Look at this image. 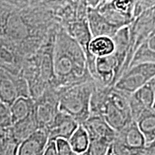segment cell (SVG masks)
I'll return each instance as SVG.
<instances>
[{"label":"cell","instance_id":"cell-1","mask_svg":"<svg viewBox=\"0 0 155 155\" xmlns=\"http://www.w3.org/2000/svg\"><path fill=\"white\" fill-rule=\"evenodd\" d=\"M53 72L55 88H65L93 79L84 51L61 27L57 30L54 41Z\"/></svg>","mask_w":155,"mask_h":155},{"label":"cell","instance_id":"cell-2","mask_svg":"<svg viewBox=\"0 0 155 155\" xmlns=\"http://www.w3.org/2000/svg\"><path fill=\"white\" fill-rule=\"evenodd\" d=\"M94 79L86 82L57 88L59 111L67 114L81 124L90 116V98L94 86Z\"/></svg>","mask_w":155,"mask_h":155},{"label":"cell","instance_id":"cell-3","mask_svg":"<svg viewBox=\"0 0 155 155\" xmlns=\"http://www.w3.org/2000/svg\"><path fill=\"white\" fill-rule=\"evenodd\" d=\"M155 25V7L144 12L134 19L129 26V41L127 58L122 68L121 75L129 68L134 53L147 37L154 30ZM121 77V76H120Z\"/></svg>","mask_w":155,"mask_h":155},{"label":"cell","instance_id":"cell-4","mask_svg":"<svg viewBox=\"0 0 155 155\" xmlns=\"http://www.w3.org/2000/svg\"><path fill=\"white\" fill-rule=\"evenodd\" d=\"M155 77L154 63H141L129 68L116 81L114 88L131 94Z\"/></svg>","mask_w":155,"mask_h":155},{"label":"cell","instance_id":"cell-5","mask_svg":"<svg viewBox=\"0 0 155 155\" xmlns=\"http://www.w3.org/2000/svg\"><path fill=\"white\" fill-rule=\"evenodd\" d=\"M35 101L34 116L39 129H45L59 111V95L57 88L49 86Z\"/></svg>","mask_w":155,"mask_h":155},{"label":"cell","instance_id":"cell-6","mask_svg":"<svg viewBox=\"0 0 155 155\" xmlns=\"http://www.w3.org/2000/svg\"><path fill=\"white\" fill-rule=\"evenodd\" d=\"M78 126L79 124L71 116L59 111L45 130L48 134L49 141H55L58 139L68 140Z\"/></svg>","mask_w":155,"mask_h":155},{"label":"cell","instance_id":"cell-7","mask_svg":"<svg viewBox=\"0 0 155 155\" xmlns=\"http://www.w3.org/2000/svg\"><path fill=\"white\" fill-rule=\"evenodd\" d=\"M0 68L12 75H18L22 71L23 61L19 51L12 41H6L0 38Z\"/></svg>","mask_w":155,"mask_h":155},{"label":"cell","instance_id":"cell-8","mask_svg":"<svg viewBox=\"0 0 155 155\" xmlns=\"http://www.w3.org/2000/svg\"><path fill=\"white\" fill-rule=\"evenodd\" d=\"M81 125L88 134L89 140H104L111 144L116 137V131L100 116H90Z\"/></svg>","mask_w":155,"mask_h":155},{"label":"cell","instance_id":"cell-9","mask_svg":"<svg viewBox=\"0 0 155 155\" xmlns=\"http://www.w3.org/2000/svg\"><path fill=\"white\" fill-rule=\"evenodd\" d=\"M96 9L110 25L118 30L129 26L134 19L132 15L116 8L112 1H101Z\"/></svg>","mask_w":155,"mask_h":155},{"label":"cell","instance_id":"cell-10","mask_svg":"<svg viewBox=\"0 0 155 155\" xmlns=\"http://www.w3.org/2000/svg\"><path fill=\"white\" fill-rule=\"evenodd\" d=\"M48 141L46 131L38 129L19 144L17 155H42Z\"/></svg>","mask_w":155,"mask_h":155},{"label":"cell","instance_id":"cell-11","mask_svg":"<svg viewBox=\"0 0 155 155\" xmlns=\"http://www.w3.org/2000/svg\"><path fill=\"white\" fill-rule=\"evenodd\" d=\"M87 22L93 38L97 37H108L112 38L119 30L110 25L96 9L87 7Z\"/></svg>","mask_w":155,"mask_h":155},{"label":"cell","instance_id":"cell-12","mask_svg":"<svg viewBox=\"0 0 155 155\" xmlns=\"http://www.w3.org/2000/svg\"><path fill=\"white\" fill-rule=\"evenodd\" d=\"M115 139L129 148L138 152H141L146 146L144 137L134 121L130 122L119 132H116Z\"/></svg>","mask_w":155,"mask_h":155},{"label":"cell","instance_id":"cell-13","mask_svg":"<svg viewBox=\"0 0 155 155\" xmlns=\"http://www.w3.org/2000/svg\"><path fill=\"white\" fill-rule=\"evenodd\" d=\"M19 97L17 75L0 68V101L9 108Z\"/></svg>","mask_w":155,"mask_h":155},{"label":"cell","instance_id":"cell-14","mask_svg":"<svg viewBox=\"0 0 155 155\" xmlns=\"http://www.w3.org/2000/svg\"><path fill=\"white\" fill-rule=\"evenodd\" d=\"M7 129L12 139L19 144L39 129L34 112L23 120L12 124Z\"/></svg>","mask_w":155,"mask_h":155},{"label":"cell","instance_id":"cell-15","mask_svg":"<svg viewBox=\"0 0 155 155\" xmlns=\"http://www.w3.org/2000/svg\"><path fill=\"white\" fill-rule=\"evenodd\" d=\"M101 117L116 132H119L126 126L133 121L131 116L123 112L108 101L106 104Z\"/></svg>","mask_w":155,"mask_h":155},{"label":"cell","instance_id":"cell-16","mask_svg":"<svg viewBox=\"0 0 155 155\" xmlns=\"http://www.w3.org/2000/svg\"><path fill=\"white\" fill-rule=\"evenodd\" d=\"M141 63L155 64V31L154 30H152L150 35L136 51L129 68Z\"/></svg>","mask_w":155,"mask_h":155},{"label":"cell","instance_id":"cell-17","mask_svg":"<svg viewBox=\"0 0 155 155\" xmlns=\"http://www.w3.org/2000/svg\"><path fill=\"white\" fill-rule=\"evenodd\" d=\"M112 87L104 86L95 81L90 98V116H101L104 108L108 102V94Z\"/></svg>","mask_w":155,"mask_h":155},{"label":"cell","instance_id":"cell-18","mask_svg":"<svg viewBox=\"0 0 155 155\" xmlns=\"http://www.w3.org/2000/svg\"><path fill=\"white\" fill-rule=\"evenodd\" d=\"M114 43V51L112 53L116 58L120 69L119 78L121 76L122 68L124 65L129 48V26L120 29L112 38ZM118 81V80H117Z\"/></svg>","mask_w":155,"mask_h":155},{"label":"cell","instance_id":"cell-19","mask_svg":"<svg viewBox=\"0 0 155 155\" xmlns=\"http://www.w3.org/2000/svg\"><path fill=\"white\" fill-rule=\"evenodd\" d=\"M35 101L31 97H19L9 106L11 124L23 120L34 112Z\"/></svg>","mask_w":155,"mask_h":155},{"label":"cell","instance_id":"cell-20","mask_svg":"<svg viewBox=\"0 0 155 155\" xmlns=\"http://www.w3.org/2000/svg\"><path fill=\"white\" fill-rule=\"evenodd\" d=\"M139 131L142 134L146 144L155 140V110L147 109L136 121Z\"/></svg>","mask_w":155,"mask_h":155},{"label":"cell","instance_id":"cell-21","mask_svg":"<svg viewBox=\"0 0 155 155\" xmlns=\"http://www.w3.org/2000/svg\"><path fill=\"white\" fill-rule=\"evenodd\" d=\"M88 53L96 58L111 55L114 51L113 40L108 37H97L92 38L88 47Z\"/></svg>","mask_w":155,"mask_h":155},{"label":"cell","instance_id":"cell-22","mask_svg":"<svg viewBox=\"0 0 155 155\" xmlns=\"http://www.w3.org/2000/svg\"><path fill=\"white\" fill-rule=\"evenodd\" d=\"M71 149L75 154H80L85 152L89 144V137L88 134L81 124H79L71 137L68 139Z\"/></svg>","mask_w":155,"mask_h":155},{"label":"cell","instance_id":"cell-23","mask_svg":"<svg viewBox=\"0 0 155 155\" xmlns=\"http://www.w3.org/2000/svg\"><path fill=\"white\" fill-rule=\"evenodd\" d=\"M131 99L138 104L144 109L153 108L154 105V94L150 82L141 88L130 94Z\"/></svg>","mask_w":155,"mask_h":155},{"label":"cell","instance_id":"cell-24","mask_svg":"<svg viewBox=\"0 0 155 155\" xmlns=\"http://www.w3.org/2000/svg\"><path fill=\"white\" fill-rule=\"evenodd\" d=\"M139 153L140 152L129 148L114 138L108 147L106 155H139Z\"/></svg>","mask_w":155,"mask_h":155},{"label":"cell","instance_id":"cell-25","mask_svg":"<svg viewBox=\"0 0 155 155\" xmlns=\"http://www.w3.org/2000/svg\"><path fill=\"white\" fill-rule=\"evenodd\" d=\"M154 7H155V1H135L133 10L134 18H137L144 12Z\"/></svg>","mask_w":155,"mask_h":155},{"label":"cell","instance_id":"cell-26","mask_svg":"<svg viewBox=\"0 0 155 155\" xmlns=\"http://www.w3.org/2000/svg\"><path fill=\"white\" fill-rule=\"evenodd\" d=\"M56 150L58 155H73V152L68 141L63 139H58L55 141Z\"/></svg>","mask_w":155,"mask_h":155},{"label":"cell","instance_id":"cell-27","mask_svg":"<svg viewBox=\"0 0 155 155\" xmlns=\"http://www.w3.org/2000/svg\"><path fill=\"white\" fill-rule=\"evenodd\" d=\"M11 125L9 108L0 101V126L3 128H8Z\"/></svg>","mask_w":155,"mask_h":155},{"label":"cell","instance_id":"cell-28","mask_svg":"<svg viewBox=\"0 0 155 155\" xmlns=\"http://www.w3.org/2000/svg\"><path fill=\"white\" fill-rule=\"evenodd\" d=\"M42 155H58L56 150L55 141H48V143Z\"/></svg>","mask_w":155,"mask_h":155},{"label":"cell","instance_id":"cell-29","mask_svg":"<svg viewBox=\"0 0 155 155\" xmlns=\"http://www.w3.org/2000/svg\"><path fill=\"white\" fill-rule=\"evenodd\" d=\"M139 155H155V142L146 144L142 150L141 151Z\"/></svg>","mask_w":155,"mask_h":155},{"label":"cell","instance_id":"cell-30","mask_svg":"<svg viewBox=\"0 0 155 155\" xmlns=\"http://www.w3.org/2000/svg\"><path fill=\"white\" fill-rule=\"evenodd\" d=\"M150 83L152 86V91H153V94H154V105H153V109L155 110V77L153 78L150 81Z\"/></svg>","mask_w":155,"mask_h":155},{"label":"cell","instance_id":"cell-31","mask_svg":"<svg viewBox=\"0 0 155 155\" xmlns=\"http://www.w3.org/2000/svg\"><path fill=\"white\" fill-rule=\"evenodd\" d=\"M2 129H5V128H3V127H2L1 126H0V130H2Z\"/></svg>","mask_w":155,"mask_h":155},{"label":"cell","instance_id":"cell-32","mask_svg":"<svg viewBox=\"0 0 155 155\" xmlns=\"http://www.w3.org/2000/svg\"><path fill=\"white\" fill-rule=\"evenodd\" d=\"M154 31H155V25H154V30H153Z\"/></svg>","mask_w":155,"mask_h":155},{"label":"cell","instance_id":"cell-33","mask_svg":"<svg viewBox=\"0 0 155 155\" xmlns=\"http://www.w3.org/2000/svg\"><path fill=\"white\" fill-rule=\"evenodd\" d=\"M154 142H155V140H154Z\"/></svg>","mask_w":155,"mask_h":155}]
</instances>
